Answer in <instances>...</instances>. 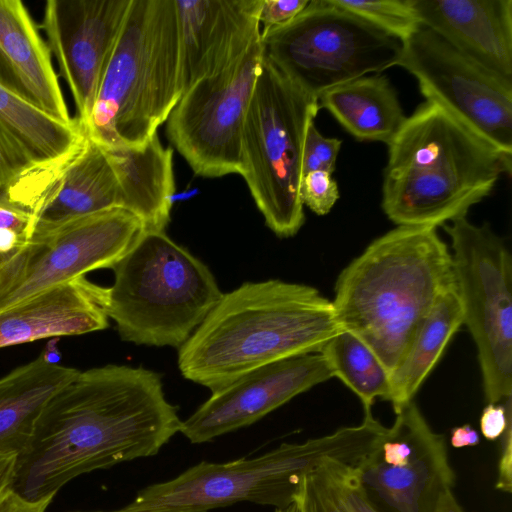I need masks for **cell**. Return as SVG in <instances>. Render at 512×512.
I'll list each match as a JSON object with an SVG mask.
<instances>
[{"label":"cell","instance_id":"1","mask_svg":"<svg viewBox=\"0 0 512 512\" xmlns=\"http://www.w3.org/2000/svg\"><path fill=\"white\" fill-rule=\"evenodd\" d=\"M181 424L158 373L114 364L79 371L40 413L12 490L30 501L56 495L80 475L156 455Z\"/></svg>","mask_w":512,"mask_h":512},{"label":"cell","instance_id":"2","mask_svg":"<svg viewBox=\"0 0 512 512\" xmlns=\"http://www.w3.org/2000/svg\"><path fill=\"white\" fill-rule=\"evenodd\" d=\"M341 330L318 289L279 279L245 282L223 293L178 350L182 376L216 391L286 358L319 353Z\"/></svg>","mask_w":512,"mask_h":512},{"label":"cell","instance_id":"3","mask_svg":"<svg viewBox=\"0 0 512 512\" xmlns=\"http://www.w3.org/2000/svg\"><path fill=\"white\" fill-rule=\"evenodd\" d=\"M454 284L451 252L436 228L397 226L341 271L332 304L341 330L364 342L390 375Z\"/></svg>","mask_w":512,"mask_h":512},{"label":"cell","instance_id":"4","mask_svg":"<svg viewBox=\"0 0 512 512\" xmlns=\"http://www.w3.org/2000/svg\"><path fill=\"white\" fill-rule=\"evenodd\" d=\"M508 157L425 101L388 144L381 206L397 226H443L490 195Z\"/></svg>","mask_w":512,"mask_h":512},{"label":"cell","instance_id":"5","mask_svg":"<svg viewBox=\"0 0 512 512\" xmlns=\"http://www.w3.org/2000/svg\"><path fill=\"white\" fill-rule=\"evenodd\" d=\"M384 433L385 427L368 414L356 426L302 443H282L254 458L202 461L175 478L141 489L117 509L71 512H207L245 501L285 508L295 502L308 472L326 459L356 465Z\"/></svg>","mask_w":512,"mask_h":512},{"label":"cell","instance_id":"6","mask_svg":"<svg viewBox=\"0 0 512 512\" xmlns=\"http://www.w3.org/2000/svg\"><path fill=\"white\" fill-rule=\"evenodd\" d=\"M175 0H131L84 130L108 148H143L183 94Z\"/></svg>","mask_w":512,"mask_h":512},{"label":"cell","instance_id":"7","mask_svg":"<svg viewBox=\"0 0 512 512\" xmlns=\"http://www.w3.org/2000/svg\"><path fill=\"white\" fill-rule=\"evenodd\" d=\"M111 269L103 308L136 345L179 349L223 295L208 266L165 231H145Z\"/></svg>","mask_w":512,"mask_h":512},{"label":"cell","instance_id":"8","mask_svg":"<svg viewBox=\"0 0 512 512\" xmlns=\"http://www.w3.org/2000/svg\"><path fill=\"white\" fill-rule=\"evenodd\" d=\"M318 99L263 58L242 135V171L266 226L278 237L296 235L305 222L299 189L307 130Z\"/></svg>","mask_w":512,"mask_h":512},{"label":"cell","instance_id":"9","mask_svg":"<svg viewBox=\"0 0 512 512\" xmlns=\"http://www.w3.org/2000/svg\"><path fill=\"white\" fill-rule=\"evenodd\" d=\"M263 54L304 92L325 91L398 64L403 43L331 0H310L288 23L261 32Z\"/></svg>","mask_w":512,"mask_h":512},{"label":"cell","instance_id":"10","mask_svg":"<svg viewBox=\"0 0 512 512\" xmlns=\"http://www.w3.org/2000/svg\"><path fill=\"white\" fill-rule=\"evenodd\" d=\"M451 239L454 282L463 325L478 352L485 398L500 403L512 394V259L488 223L467 216L443 225Z\"/></svg>","mask_w":512,"mask_h":512},{"label":"cell","instance_id":"11","mask_svg":"<svg viewBox=\"0 0 512 512\" xmlns=\"http://www.w3.org/2000/svg\"><path fill=\"white\" fill-rule=\"evenodd\" d=\"M263 58L260 38L227 67L189 86L170 113L167 137L195 174H241L244 123Z\"/></svg>","mask_w":512,"mask_h":512},{"label":"cell","instance_id":"12","mask_svg":"<svg viewBox=\"0 0 512 512\" xmlns=\"http://www.w3.org/2000/svg\"><path fill=\"white\" fill-rule=\"evenodd\" d=\"M145 231L137 216L116 208L31 239L0 268V311L87 272L112 268Z\"/></svg>","mask_w":512,"mask_h":512},{"label":"cell","instance_id":"13","mask_svg":"<svg viewBox=\"0 0 512 512\" xmlns=\"http://www.w3.org/2000/svg\"><path fill=\"white\" fill-rule=\"evenodd\" d=\"M402 43L397 65L417 79L426 100L512 157V84L423 25Z\"/></svg>","mask_w":512,"mask_h":512},{"label":"cell","instance_id":"14","mask_svg":"<svg viewBox=\"0 0 512 512\" xmlns=\"http://www.w3.org/2000/svg\"><path fill=\"white\" fill-rule=\"evenodd\" d=\"M354 468L382 512H435L455 480L444 436L432 430L414 401Z\"/></svg>","mask_w":512,"mask_h":512},{"label":"cell","instance_id":"15","mask_svg":"<svg viewBox=\"0 0 512 512\" xmlns=\"http://www.w3.org/2000/svg\"><path fill=\"white\" fill-rule=\"evenodd\" d=\"M131 0H49L42 29L85 128Z\"/></svg>","mask_w":512,"mask_h":512},{"label":"cell","instance_id":"16","mask_svg":"<svg viewBox=\"0 0 512 512\" xmlns=\"http://www.w3.org/2000/svg\"><path fill=\"white\" fill-rule=\"evenodd\" d=\"M333 378L320 353L298 355L251 370L213 391L180 432L194 444L249 426L295 396Z\"/></svg>","mask_w":512,"mask_h":512},{"label":"cell","instance_id":"17","mask_svg":"<svg viewBox=\"0 0 512 512\" xmlns=\"http://www.w3.org/2000/svg\"><path fill=\"white\" fill-rule=\"evenodd\" d=\"M261 3L262 0H175L184 91L199 79L227 67L260 40Z\"/></svg>","mask_w":512,"mask_h":512},{"label":"cell","instance_id":"18","mask_svg":"<svg viewBox=\"0 0 512 512\" xmlns=\"http://www.w3.org/2000/svg\"><path fill=\"white\" fill-rule=\"evenodd\" d=\"M116 208L126 210L116 170L105 147L86 134L74 151L49 171L34 213L31 239Z\"/></svg>","mask_w":512,"mask_h":512},{"label":"cell","instance_id":"19","mask_svg":"<svg viewBox=\"0 0 512 512\" xmlns=\"http://www.w3.org/2000/svg\"><path fill=\"white\" fill-rule=\"evenodd\" d=\"M421 24L512 84V0H411Z\"/></svg>","mask_w":512,"mask_h":512},{"label":"cell","instance_id":"20","mask_svg":"<svg viewBox=\"0 0 512 512\" xmlns=\"http://www.w3.org/2000/svg\"><path fill=\"white\" fill-rule=\"evenodd\" d=\"M102 288L83 276L1 310L0 348L107 328Z\"/></svg>","mask_w":512,"mask_h":512},{"label":"cell","instance_id":"21","mask_svg":"<svg viewBox=\"0 0 512 512\" xmlns=\"http://www.w3.org/2000/svg\"><path fill=\"white\" fill-rule=\"evenodd\" d=\"M0 86L64 123L75 121L48 46L20 0H0Z\"/></svg>","mask_w":512,"mask_h":512},{"label":"cell","instance_id":"22","mask_svg":"<svg viewBox=\"0 0 512 512\" xmlns=\"http://www.w3.org/2000/svg\"><path fill=\"white\" fill-rule=\"evenodd\" d=\"M105 149L118 175L126 210L143 222L146 231H165L175 194L173 150L161 144L158 134L141 149Z\"/></svg>","mask_w":512,"mask_h":512},{"label":"cell","instance_id":"23","mask_svg":"<svg viewBox=\"0 0 512 512\" xmlns=\"http://www.w3.org/2000/svg\"><path fill=\"white\" fill-rule=\"evenodd\" d=\"M78 372L39 355L0 379V454L25 450L48 400Z\"/></svg>","mask_w":512,"mask_h":512},{"label":"cell","instance_id":"24","mask_svg":"<svg viewBox=\"0 0 512 512\" xmlns=\"http://www.w3.org/2000/svg\"><path fill=\"white\" fill-rule=\"evenodd\" d=\"M318 102L359 141L388 145L406 119L395 88L380 73L333 87Z\"/></svg>","mask_w":512,"mask_h":512},{"label":"cell","instance_id":"25","mask_svg":"<svg viewBox=\"0 0 512 512\" xmlns=\"http://www.w3.org/2000/svg\"><path fill=\"white\" fill-rule=\"evenodd\" d=\"M462 325L463 311L454 284L438 299L403 359L390 374V390L386 401L392 404L395 414L413 401L450 339Z\"/></svg>","mask_w":512,"mask_h":512},{"label":"cell","instance_id":"26","mask_svg":"<svg viewBox=\"0 0 512 512\" xmlns=\"http://www.w3.org/2000/svg\"><path fill=\"white\" fill-rule=\"evenodd\" d=\"M0 129L39 168L65 160L86 135L76 120L64 123L2 86Z\"/></svg>","mask_w":512,"mask_h":512},{"label":"cell","instance_id":"27","mask_svg":"<svg viewBox=\"0 0 512 512\" xmlns=\"http://www.w3.org/2000/svg\"><path fill=\"white\" fill-rule=\"evenodd\" d=\"M333 377H337L361 400L365 413L376 398L387 400L390 375L373 351L352 333L340 330L319 352Z\"/></svg>","mask_w":512,"mask_h":512},{"label":"cell","instance_id":"28","mask_svg":"<svg viewBox=\"0 0 512 512\" xmlns=\"http://www.w3.org/2000/svg\"><path fill=\"white\" fill-rule=\"evenodd\" d=\"M295 502L300 512H382L366 495L354 465L334 459L303 477Z\"/></svg>","mask_w":512,"mask_h":512},{"label":"cell","instance_id":"29","mask_svg":"<svg viewBox=\"0 0 512 512\" xmlns=\"http://www.w3.org/2000/svg\"><path fill=\"white\" fill-rule=\"evenodd\" d=\"M331 1L338 7L354 13L402 42L422 26L411 0Z\"/></svg>","mask_w":512,"mask_h":512},{"label":"cell","instance_id":"30","mask_svg":"<svg viewBox=\"0 0 512 512\" xmlns=\"http://www.w3.org/2000/svg\"><path fill=\"white\" fill-rule=\"evenodd\" d=\"M299 196L303 206L317 215H326L339 199L338 184L331 173L312 171L302 176Z\"/></svg>","mask_w":512,"mask_h":512},{"label":"cell","instance_id":"31","mask_svg":"<svg viewBox=\"0 0 512 512\" xmlns=\"http://www.w3.org/2000/svg\"><path fill=\"white\" fill-rule=\"evenodd\" d=\"M342 141L337 138L324 137L311 123L306 134L303 157V175L312 171H326L333 173L336 169L337 156Z\"/></svg>","mask_w":512,"mask_h":512},{"label":"cell","instance_id":"32","mask_svg":"<svg viewBox=\"0 0 512 512\" xmlns=\"http://www.w3.org/2000/svg\"><path fill=\"white\" fill-rule=\"evenodd\" d=\"M37 168L0 129V188L16 184Z\"/></svg>","mask_w":512,"mask_h":512},{"label":"cell","instance_id":"33","mask_svg":"<svg viewBox=\"0 0 512 512\" xmlns=\"http://www.w3.org/2000/svg\"><path fill=\"white\" fill-rule=\"evenodd\" d=\"M9 188H0V233L15 232L30 241L34 216L13 198Z\"/></svg>","mask_w":512,"mask_h":512},{"label":"cell","instance_id":"34","mask_svg":"<svg viewBox=\"0 0 512 512\" xmlns=\"http://www.w3.org/2000/svg\"><path fill=\"white\" fill-rule=\"evenodd\" d=\"M310 0H262L259 22L262 31L284 25L294 19Z\"/></svg>","mask_w":512,"mask_h":512},{"label":"cell","instance_id":"35","mask_svg":"<svg viewBox=\"0 0 512 512\" xmlns=\"http://www.w3.org/2000/svg\"><path fill=\"white\" fill-rule=\"evenodd\" d=\"M503 403H488L480 416L482 435L490 441L499 439L506 428L512 424L511 396Z\"/></svg>","mask_w":512,"mask_h":512},{"label":"cell","instance_id":"36","mask_svg":"<svg viewBox=\"0 0 512 512\" xmlns=\"http://www.w3.org/2000/svg\"><path fill=\"white\" fill-rule=\"evenodd\" d=\"M501 438V453L498 465V478L496 489L510 493L512 490V424H510Z\"/></svg>","mask_w":512,"mask_h":512},{"label":"cell","instance_id":"37","mask_svg":"<svg viewBox=\"0 0 512 512\" xmlns=\"http://www.w3.org/2000/svg\"><path fill=\"white\" fill-rule=\"evenodd\" d=\"M54 496L30 501L11 490L0 500V512H45Z\"/></svg>","mask_w":512,"mask_h":512},{"label":"cell","instance_id":"38","mask_svg":"<svg viewBox=\"0 0 512 512\" xmlns=\"http://www.w3.org/2000/svg\"><path fill=\"white\" fill-rule=\"evenodd\" d=\"M17 455L0 454V500L12 490Z\"/></svg>","mask_w":512,"mask_h":512},{"label":"cell","instance_id":"39","mask_svg":"<svg viewBox=\"0 0 512 512\" xmlns=\"http://www.w3.org/2000/svg\"><path fill=\"white\" fill-rule=\"evenodd\" d=\"M450 442L454 448L476 446L480 443V435L471 425L464 424L451 430Z\"/></svg>","mask_w":512,"mask_h":512},{"label":"cell","instance_id":"40","mask_svg":"<svg viewBox=\"0 0 512 512\" xmlns=\"http://www.w3.org/2000/svg\"><path fill=\"white\" fill-rule=\"evenodd\" d=\"M435 512H464L456 500L452 490H447L441 496Z\"/></svg>","mask_w":512,"mask_h":512},{"label":"cell","instance_id":"41","mask_svg":"<svg viewBox=\"0 0 512 512\" xmlns=\"http://www.w3.org/2000/svg\"><path fill=\"white\" fill-rule=\"evenodd\" d=\"M58 337L50 340L43 352L40 354L45 362L52 365H57L60 361L61 354L58 349Z\"/></svg>","mask_w":512,"mask_h":512},{"label":"cell","instance_id":"42","mask_svg":"<svg viewBox=\"0 0 512 512\" xmlns=\"http://www.w3.org/2000/svg\"><path fill=\"white\" fill-rule=\"evenodd\" d=\"M275 512H300V510L296 502H294L285 508L276 509Z\"/></svg>","mask_w":512,"mask_h":512}]
</instances>
